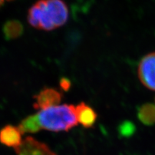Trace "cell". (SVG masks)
<instances>
[{"mask_svg":"<svg viewBox=\"0 0 155 155\" xmlns=\"http://www.w3.org/2000/svg\"><path fill=\"white\" fill-rule=\"evenodd\" d=\"M75 114L78 122L87 129L94 127L98 118L94 108L84 102H81L75 106Z\"/></svg>","mask_w":155,"mask_h":155,"instance_id":"cell-7","label":"cell"},{"mask_svg":"<svg viewBox=\"0 0 155 155\" xmlns=\"http://www.w3.org/2000/svg\"><path fill=\"white\" fill-rule=\"evenodd\" d=\"M22 135L18 127L7 125L0 130V142L7 147L16 149L22 144Z\"/></svg>","mask_w":155,"mask_h":155,"instance_id":"cell-8","label":"cell"},{"mask_svg":"<svg viewBox=\"0 0 155 155\" xmlns=\"http://www.w3.org/2000/svg\"><path fill=\"white\" fill-rule=\"evenodd\" d=\"M15 150L17 155H57L47 144L31 137L25 139Z\"/></svg>","mask_w":155,"mask_h":155,"instance_id":"cell-5","label":"cell"},{"mask_svg":"<svg viewBox=\"0 0 155 155\" xmlns=\"http://www.w3.org/2000/svg\"><path fill=\"white\" fill-rule=\"evenodd\" d=\"M19 131L22 134L27 133H37L41 130L40 125H39L36 114L27 116L21 121L18 126Z\"/></svg>","mask_w":155,"mask_h":155,"instance_id":"cell-11","label":"cell"},{"mask_svg":"<svg viewBox=\"0 0 155 155\" xmlns=\"http://www.w3.org/2000/svg\"><path fill=\"white\" fill-rule=\"evenodd\" d=\"M63 95L57 89L53 88H45L34 97L33 107L35 109H46L59 105Z\"/></svg>","mask_w":155,"mask_h":155,"instance_id":"cell-6","label":"cell"},{"mask_svg":"<svg viewBox=\"0 0 155 155\" xmlns=\"http://www.w3.org/2000/svg\"><path fill=\"white\" fill-rule=\"evenodd\" d=\"M48 17L55 28L63 26L68 22L69 11L63 0H45Z\"/></svg>","mask_w":155,"mask_h":155,"instance_id":"cell-4","label":"cell"},{"mask_svg":"<svg viewBox=\"0 0 155 155\" xmlns=\"http://www.w3.org/2000/svg\"><path fill=\"white\" fill-rule=\"evenodd\" d=\"M35 114L40 129L53 132L68 131L78 124L73 105H57Z\"/></svg>","mask_w":155,"mask_h":155,"instance_id":"cell-1","label":"cell"},{"mask_svg":"<svg viewBox=\"0 0 155 155\" xmlns=\"http://www.w3.org/2000/svg\"><path fill=\"white\" fill-rule=\"evenodd\" d=\"M134 126L130 122H124L121 126V129H120V132L121 134H124L127 136L128 134H131L134 132Z\"/></svg>","mask_w":155,"mask_h":155,"instance_id":"cell-12","label":"cell"},{"mask_svg":"<svg viewBox=\"0 0 155 155\" xmlns=\"http://www.w3.org/2000/svg\"><path fill=\"white\" fill-rule=\"evenodd\" d=\"M13 1V0H0V7H2L4 4L6 2H8Z\"/></svg>","mask_w":155,"mask_h":155,"instance_id":"cell-13","label":"cell"},{"mask_svg":"<svg viewBox=\"0 0 155 155\" xmlns=\"http://www.w3.org/2000/svg\"><path fill=\"white\" fill-rule=\"evenodd\" d=\"M137 117L145 126L155 125V105L147 103L140 106L137 111Z\"/></svg>","mask_w":155,"mask_h":155,"instance_id":"cell-10","label":"cell"},{"mask_svg":"<svg viewBox=\"0 0 155 155\" xmlns=\"http://www.w3.org/2000/svg\"><path fill=\"white\" fill-rule=\"evenodd\" d=\"M137 73L143 86L155 91V52L147 54L141 58Z\"/></svg>","mask_w":155,"mask_h":155,"instance_id":"cell-3","label":"cell"},{"mask_svg":"<svg viewBox=\"0 0 155 155\" xmlns=\"http://www.w3.org/2000/svg\"><path fill=\"white\" fill-rule=\"evenodd\" d=\"M28 20L31 26L38 30L51 31L55 29L48 15L45 0H38L29 9Z\"/></svg>","mask_w":155,"mask_h":155,"instance_id":"cell-2","label":"cell"},{"mask_svg":"<svg viewBox=\"0 0 155 155\" xmlns=\"http://www.w3.org/2000/svg\"><path fill=\"white\" fill-rule=\"evenodd\" d=\"M3 35L7 40H13L22 36L24 32V27L22 23L16 19L7 21L3 25Z\"/></svg>","mask_w":155,"mask_h":155,"instance_id":"cell-9","label":"cell"}]
</instances>
